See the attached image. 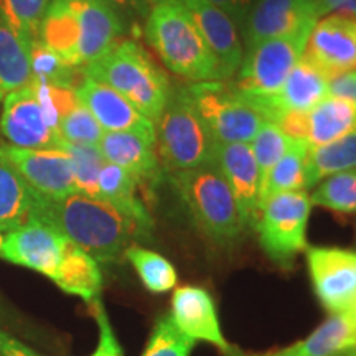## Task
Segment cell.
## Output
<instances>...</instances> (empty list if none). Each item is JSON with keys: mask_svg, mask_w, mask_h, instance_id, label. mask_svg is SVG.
Instances as JSON below:
<instances>
[{"mask_svg": "<svg viewBox=\"0 0 356 356\" xmlns=\"http://www.w3.org/2000/svg\"><path fill=\"white\" fill-rule=\"evenodd\" d=\"M32 220L51 226L97 262H115L134 239L144 238L114 207L83 193L44 197L35 191Z\"/></svg>", "mask_w": 356, "mask_h": 356, "instance_id": "obj_1", "label": "cell"}, {"mask_svg": "<svg viewBox=\"0 0 356 356\" xmlns=\"http://www.w3.org/2000/svg\"><path fill=\"white\" fill-rule=\"evenodd\" d=\"M126 24L101 0H50L38 40L71 68L84 66L109 51Z\"/></svg>", "mask_w": 356, "mask_h": 356, "instance_id": "obj_2", "label": "cell"}, {"mask_svg": "<svg viewBox=\"0 0 356 356\" xmlns=\"http://www.w3.org/2000/svg\"><path fill=\"white\" fill-rule=\"evenodd\" d=\"M145 38L165 66L193 83L222 81L220 65L180 0L150 6Z\"/></svg>", "mask_w": 356, "mask_h": 356, "instance_id": "obj_3", "label": "cell"}, {"mask_svg": "<svg viewBox=\"0 0 356 356\" xmlns=\"http://www.w3.org/2000/svg\"><path fill=\"white\" fill-rule=\"evenodd\" d=\"M81 73L121 92L154 124H157L173 95L167 74L132 40L118 42L109 51L81 68Z\"/></svg>", "mask_w": 356, "mask_h": 356, "instance_id": "obj_4", "label": "cell"}, {"mask_svg": "<svg viewBox=\"0 0 356 356\" xmlns=\"http://www.w3.org/2000/svg\"><path fill=\"white\" fill-rule=\"evenodd\" d=\"M170 184L198 229L218 246H233L243 238L244 225L228 181L215 162L168 173Z\"/></svg>", "mask_w": 356, "mask_h": 356, "instance_id": "obj_5", "label": "cell"}, {"mask_svg": "<svg viewBox=\"0 0 356 356\" xmlns=\"http://www.w3.org/2000/svg\"><path fill=\"white\" fill-rule=\"evenodd\" d=\"M155 132L160 165L167 173L215 162L218 142L184 89L172 95Z\"/></svg>", "mask_w": 356, "mask_h": 356, "instance_id": "obj_6", "label": "cell"}, {"mask_svg": "<svg viewBox=\"0 0 356 356\" xmlns=\"http://www.w3.org/2000/svg\"><path fill=\"white\" fill-rule=\"evenodd\" d=\"M61 113L48 86L32 79L24 88L12 91L3 101L0 131L15 147L24 149H61Z\"/></svg>", "mask_w": 356, "mask_h": 356, "instance_id": "obj_7", "label": "cell"}, {"mask_svg": "<svg viewBox=\"0 0 356 356\" xmlns=\"http://www.w3.org/2000/svg\"><path fill=\"white\" fill-rule=\"evenodd\" d=\"M310 211V195L305 190L274 195L259 204L252 229L262 251L277 266L291 267L296 257L309 248Z\"/></svg>", "mask_w": 356, "mask_h": 356, "instance_id": "obj_8", "label": "cell"}, {"mask_svg": "<svg viewBox=\"0 0 356 356\" xmlns=\"http://www.w3.org/2000/svg\"><path fill=\"white\" fill-rule=\"evenodd\" d=\"M315 24L304 25L291 33L264 40L248 48L238 70L234 91L243 97H261L277 91L304 56L307 40Z\"/></svg>", "mask_w": 356, "mask_h": 356, "instance_id": "obj_9", "label": "cell"}, {"mask_svg": "<svg viewBox=\"0 0 356 356\" xmlns=\"http://www.w3.org/2000/svg\"><path fill=\"white\" fill-rule=\"evenodd\" d=\"M184 91L218 144H251L266 121L234 88L221 81L195 83Z\"/></svg>", "mask_w": 356, "mask_h": 356, "instance_id": "obj_10", "label": "cell"}, {"mask_svg": "<svg viewBox=\"0 0 356 356\" xmlns=\"http://www.w3.org/2000/svg\"><path fill=\"white\" fill-rule=\"evenodd\" d=\"M78 249V244L51 226L30 220L6 234L0 257L56 282Z\"/></svg>", "mask_w": 356, "mask_h": 356, "instance_id": "obj_11", "label": "cell"}, {"mask_svg": "<svg viewBox=\"0 0 356 356\" xmlns=\"http://www.w3.org/2000/svg\"><path fill=\"white\" fill-rule=\"evenodd\" d=\"M312 286L320 304L330 314L356 307V251L343 248L309 246L305 249Z\"/></svg>", "mask_w": 356, "mask_h": 356, "instance_id": "obj_12", "label": "cell"}, {"mask_svg": "<svg viewBox=\"0 0 356 356\" xmlns=\"http://www.w3.org/2000/svg\"><path fill=\"white\" fill-rule=\"evenodd\" d=\"M304 58L328 79L356 70V17L345 13L320 17L307 40Z\"/></svg>", "mask_w": 356, "mask_h": 356, "instance_id": "obj_13", "label": "cell"}, {"mask_svg": "<svg viewBox=\"0 0 356 356\" xmlns=\"http://www.w3.org/2000/svg\"><path fill=\"white\" fill-rule=\"evenodd\" d=\"M328 83H330V79L302 56L277 91L273 95L244 97V99L266 121L275 122L284 115L310 111L323 97L328 96Z\"/></svg>", "mask_w": 356, "mask_h": 356, "instance_id": "obj_14", "label": "cell"}, {"mask_svg": "<svg viewBox=\"0 0 356 356\" xmlns=\"http://www.w3.org/2000/svg\"><path fill=\"white\" fill-rule=\"evenodd\" d=\"M6 157L33 191L44 197L79 193L68 154L61 149H24L0 145Z\"/></svg>", "mask_w": 356, "mask_h": 356, "instance_id": "obj_15", "label": "cell"}, {"mask_svg": "<svg viewBox=\"0 0 356 356\" xmlns=\"http://www.w3.org/2000/svg\"><path fill=\"white\" fill-rule=\"evenodd\" d=\"M76 95L104 132H134L157 142L155 124L108 84L83 76L76 86Z\"/></svg>", "mask_w": 356, "mask_h": 356, "instance_id": "obj_16", "label": "cell"}, {"mask_svg": "<svg viewBox=\"0 0 356 356\" xmlns=\"http://www.w3.org/2000/svg\"><path fill=\"white\" fill-rule=\"evenodd\" d=\"M172 320L191 340L207 341L225 356H238L241 351L231 346L221 332L220 318L211 293L203 287L184 286L172 297Z\"/></svg>", "mask_w": 356, "mask_h": 356, "instance_id": "obj_17", "label": "cell"}, {"mask_svg": "<svg viewBox=\"0 0 356 356\" xmlns=\"http://www.w3.org/2000/svg\"><path fill=\"white\" fill-rule=\"evenodd\" d=\"M197 25L207 47L220 65L222 79L238 73L244 51L238 25L225 12L207 0H180Z\"/></svg>", "mask_w": 356, "mask_h": 356, "instance_id": "obj_18", "label": "cell"}, {"mask_svg": "<svg viewBox=\"0 0 356 356\" xmlns=\"http://www.w3.org/2000/svg\"><path fill=\"white\" fill-rule=\"evenodd\" d=\"M106 162L131 173L137 185L152 193L163 178L157 154V142L134 132H104L99 144Z\"/></svg>", "mask_w": 356, "mask_h": 356, "instance_id": "obj_19", "label": "cell"}, {"mask_svg": "<svg viewBox=\"0 0 356 356\" xmlns=\"http://www.w3.org/2000/svg\"><path fill=\"white\" fill-rule=\"evenodd\" d=\"M320 12L315 0H257L244 24L248 48L264 40L287 35L300 26L315 24Z\"/></svg>", "mask_w": 356, "mask_h": 356, "instance_id": "obj_20", "label": "cell"}, {"mask_svg": "<svg viewBox=\"0 0 356 356\" xmlns=\"http://www.w3.org/2000/svg\"><path fill=\"white\" fill-rule=\"evenodd\" d=\"M215 163L233 191L244 225L252 228L259 210L261 173L251 145L218 144Z\"/></svg>", "mask_w": 356, "mask_h": 356, "instance_id": "obj_21", "label": "cell"}, {"mask_svg": "<svg viewBox=\"0 0 356 356\" xmlns=\"http://www.w3.org/2000/svg\"><path fill=\"white\" fill-rule=\"evenodd\" d=\"M238 356H356L353 310L332 314L305 340L266 355Z\"/></svg>", "mask_w": 356, "mask_h": 356, "instance_id": "obj_22", "label": "cell"}, {"mask_svg": "<svg viewBox=\"0 0 356 356\" xmlns=\"http://www.w3.org/2000/svg\"><path fill=\"white\" fill-rule=\"evenodd\" d=\"M137 181L134 180L131 173L124 168L106 162L101 168L97 188H99V200L109 203L119 213L127 216L145 239L150 238L154 221L144 202L137 197Z\"/></svg>", "mask_w": 356, "mask_h": 356, "instance_id": "obj_23", "label": "cell"}, {"mask_svg": "<svg viewBox=\"0 0 356 356\" xmlns=\"http://www.w3.org/2000/svg\"><path fill=\"white\" fill-rule=\"evenodd\" d=\"M305 142L310 149L340 139L356 127V104L328 95L304 114Z\"/></svg>", "mask_w": 356, "mask_h": 356, "instance_id": "obj_24", "label": "cell"}, {"mask_svg": "<svg viewBox=\"0 0 356 356\" xmlns=\"http://www.w3.org/2000/svg\"><path fill=\"white\" fill-rule=\"evenodd\" d=\"M30 47L0 10V101L32 81Z\"/></svg>", "mask_w": 356, "mask_h": 356, "instance_id": "obj_25", "label": "cell"}, {"mask_svg": "<svg viewBox=\"0 0 356 356\" xmlns=\"http://www.w3.org/2000/svg\"><path fill=\"white\" fill-rule=\"evenodd\" d=\"M35 191L0 149V229L3 233L32 220Z\"/></svg>", "mask_w": 356, "mask_h": 356, "instance_id": "obj_26", "label": "cell"}, {"mask_svg": "<svg viewBox=\"0 0 356 356\" xmlns=\"http://www.w3.org/2000/svg\"><path fill=\"white\" fill-rule=\"evenodd\" d=\"M356 168V127L340 139L309 150L305 170V190L318 185L333 173Z\"/></svg>", "mask_w": 356, "mask_h": 356, "instance_id": "obj_27", "label": "cell"}, {"mask_svg": "<svg viewBox=\"0 0 356 356\" xmlns=\"http://www.w3.org/2000/svg\"><path fill=\"white\" fill-rule=\"evenodd\" d=\"M309 150L310 147L305 140H293L287 152L274 163V167L267 172L264 180L261 181L259 204L266 202L267 198L274 197V195L305 190V170Z\"/></svg>", "mask_w": 356, "mask_h": 356, "instance_id": "obj_28", "label": "cell"}, {"mask_svg": "<svg viewBox=\"0 0 356 356\" xmlns=\"http://www.w3.org/2000/svg\"><path fill=\"white\" fill-rule=\"evenodd\" d=\"M134 266L145 289L152 293H165L177 286V270L165 257L149 249L131 244L124 252Z\"/></svg>", "mask_w": 356, "mask_h": 356, "instance_id": "obj_29", "label": "cell"}, {"mask_svg": "<svg viewBox=\"0 0 356 356\" xmlns=\"http://www.w3.org/2000/svg\"><path fill=\"white\" fill-rule=\"evenodd\" d=\"M312 204L340 215L356 213V168L328 175L310 195Z\"/></svg>", "mask_w": 356, "mask_h": 356, "instance_id": "obj_30", "label": "cell"}, {"mask_svg": "<svg viewBox=\"0 0 356 356\" xmlns=\"http://www.w3.org/2000/svg\"><path fill=\"white\" fill-rule=\"evenodd\" d=\"M61 150H65L71 160L74 181H76L79 193L88 195L91 198H99L97 180H99L101 168L106 163L99 147L63 142Z\"/></svg>", "mask_w": 356, "mask_h": 356, "instance_id": "obj_31", "label": "cell"}, {"mask_svg": "<svg viewBox=\"0 0 356 356\" xmlns=\"http://www.w3.org/2000/svg\"><path fill=\"white\" fill-rule=\"evenodd\" d=\"M195 343L177 327L170 314H163L155 322L142 356H190Z\"/></svg>", "mask_w": 356, "mask_h": 356, "instance_id": "obj_32", "label": "cell"}, {"mask_svg": "<svg viewBox=\"0 0 356 356\" xmlns=\"http://www.w3.org/2000/svg\"><path fill=\"white\" fill-rule=\"evenodd\" d=\"M48 6L50 0H0V10L29 47L38 40L40 24Z\"/></svg>", "mask_w": 356, "mask_h": 356, "instance_id": "obj_33", "label": "cell"}, {"mask_svg": "<svg viewBox=\"0 0 356 356\" xmlns=\"http://www.w3.org/2000/svg\"><path fill=\"white\" fill-rule=\"evenodd\" d=\"M292 137L273 121H264L257 131L256 137L251 140V150L254 154L257 168L261 173V181L264 180L267 172L274 167V163L287 152L289 147L293 144Z\"/></svg>", "mask_w": 356, "mask_h": 356, "instance_id": "obj_34", "label": "cell"}, {"mask_svg": "<svg viewBox=\"0 0 356 356\" xmlns=\"http://www.w3.org/2000/svg\"><path fill=\"white\" fill-rule=\"evenodd\" d=\"M60 137L68 144H83V145H97L99 144L104 129L96 121L86 106L78 102L71 108L60 121L58 127Z\"/></svg>", "mask_w": 356, "mask_h": 356, "instance_id": "obj_35", "label": "cell"}, {"mask_svg": "<svg viewBox=\"0 0 356 356\" xmlns=\"http://www.w3.org/2000/svg\"><path fill=\"white\" fill-rule=\"evenodd\" d=\"M30 60H32V79L60 86H74V70L53 53L47 44L35 40L30 44Z\"/></svg>", "mask_w": 356, "mask_h": 356, "instance_id": "obj_36", "label": "cell"}, {"mask_svg": "<svg viewBox=\"0 0 356 356\" xmlns=\"http://www.w3.org/2000/svg\"><path fill=\"white\" fill-rule=\"evenodd\" d=\"M91 307L95 309V317L97 327H99V343H97V348L91 356H124V351L121 345H119L118 338L114 335L109 317L106 314V309L102 305L101 299L96 300Z\"/></svg>", "mask_w": 356, "mask_h": 356, "instance_id": "obj_37", "label": "cell"}, {"mask_svg": "<svg viewBox=\"0 0 356 356\" xmlns=\"http://www.w3.org/2000/svg\"><path fill=\"white\" fill-rule=\"evenodd\" d=\"M207 2L213 3V6L225 12L226 15L231 17V20L239 29V26H244V24H246L249 12L254 7L257 0H207Z\"/></svg>", "mask_w": 356, "mask_h": 356, "instance_id": "obj_38", "label": "cell"}, {"mask_svg": "<svg viewBox=\"0 0 356 356\" xmlns=\"http://www.w3.org/2000/svg\"><path fill=\"white\" fill-rule=\"evenodd\" d=\"M121 17L124 24L136 17H147L150 10L149 0H101Z\"/></svg>", "mask_w": 356, "mask_h": 356, "instance_id": "obj_39", "label": "cell"}, {"mask_svg": "<svg viewBox=\"0 0 356 356\" xmlns=\"http://www.w3.org/2000/svg\"><path fill=\"white\" fill-rule=\"evenodd\" d=\"M328 95L343 97V99H348L356 104V70L330 79Z\"/></svg>", "mask_w": 356, "mask_h": 356, "instance_id": "obj_40", "label": "cell"}, {"mask_svg": "<svg viewBox=\"0 0 356 356\" xmlns=\"http://www.w3.org/2000/svg\"><path fill=\"white\" fill-rule=\"evenodd\" d=\"M320 17L328 13H345L356 17V0H315Z\"/></svg>", "mask_w": 356, "mask_h": 356, "instance_id": "obj_41", "label": "cell"}, {"mask_svg": "<svg viewBox=\"0 0 356 356\" xmlns=\"http://www.w3.org/2000/svg\"><path fill=\"white\" fill-rule=\"evenodd\" d=\"M0 355L2 356H40L22 341L0 330Z\"/></svg>", "mask_w": 356, "mask_h": 356, "instance_id": "obj_42", "label": "cell"}, {"mask_svg": "<svg viewBox=\"0 0 356 356\" xmlns=\"http://www.w3.org/2000/svg\"><path fill=\"white\" fill-rule=\"evenodd\" d=\"M353 310V323H355V348H356V307L355 309H351Z\"/></svg>", "mask_w": 356, "mask_h": 356, "instance_id": "obj_43", "label": "cell"}, {"mask_svg": "<svg viewBox=\"0 0 356 356\" xmlns=\"http://www.w3.org/2000/svg\"><path fill=\"white\" fill-rule=\"evenodd\" d=\"M3 238H6V233H3L2 229H0V249H2V244H3Z\"/></svg>", "mask_w": 356, "mask_h": 356, "instance_id": "obj_44", "label": "cell"}, {"mask_svg": "<svg viewBox=\"0 0 356 356\" xmlns=\"http://www.w3.org/2000/svg\"><path fill=\"white\" fill-rule=\"evenodd\" d=\"M159 2H163V0H149L150 6H154V3H159Z\"/></svg>", "mask_w": 356, "mask_h": 356, "instance_id": "obj_45", "label": "cell"}]
</instances>
